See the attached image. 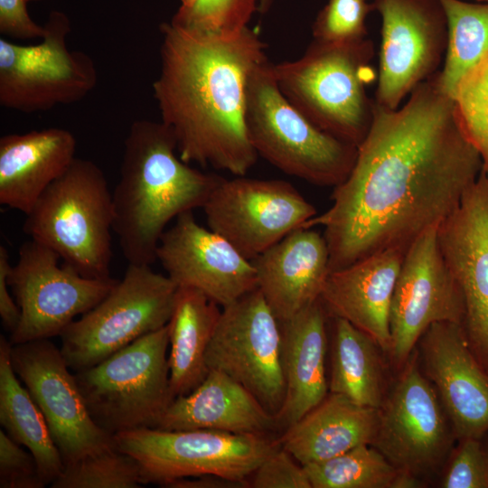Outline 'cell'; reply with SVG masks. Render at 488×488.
Returning <instances> with one entry per match:
<instances>
[{
	"label": "cell",
	"instance_id": "cell-39",
	"mask_svg": "<svg viewBox=\"0 0 488 488\" xmlns=\"http://www.w3.org/2000/svg\"><path fill=\"white\" fill-rule=\"evenodd\" d=\"M28 0H0V33L19 39H42L45 34L43 25L36 23L29 15Z\"/></svg>",
	"mask_w": 488,
	"mask_h": 488
},
{
	"label": "cell",
	"instance_id": "cell-1",
	"mask_svg": "<svg viewBox=\"0 0 488 488\" xmlns=\"http://www.w3.org/2000/svg\"><path fill=\"white\" fill-rule=\"evenodd\" d=\"M438 73V72H437ZM373 119L332 205L303 228H324L330 272L389 249L407 251L460 204L483 163L438 74Z\"/></svg>",
	"mask_w": 488,
	"mask_h": 488
},
{
	"label": "cell",
	"instance_id": "cell-34",
	"mask_svg": "<svg viewBox=\"0 0 488 488\" xmlns=\"http://www.w3.org/2000/svg\"><path fill=\"white\" fill-rule=\"evenodd\" d=\"M171 23L206 33H233L249 26L258 0H180Z\"/></svg>",
	"mask_w": 488,
	"mask_h": 488
},
{
	"label": "cell",
	"instance_id": "cell-37",
	"mask_svg": "<svg viewBox=\"0 0 488 488\" xmlns=\"http://www.w3.org/2000/svg\"><path fill=\"white\" fill-rule=\"evenodd\" d=\"M37 462L32 453L0 430V487L42 488Z\"/></svg>",
	"mask_w": 488,
	"mask_h": 488
},
{
	"label": "cell",
	"instance_id": "cell-22",
	"mask_svg": "<svg viewBox=\"0 0 488 488\" xmlns=\"http://www.w3.org/2000/svg\"><path fill=\"white\" fill-rule=\"evenodd\" d=\"M405 252L385 250L331 271L320 296L329 316L347 320L388 352L391 299Z\"/></svg>",
	"mask_w": 488,
	"mask_h": 488
},
{
	"label": "cell",
	"instance_id": "cell-2",
	"mask_svg": "<svg viewBox=\"0 0 488 488\" xmlns=\"http://www.w3.org/2000/svg\"><path fill=\"white\" fill-rule=\"evenodd\" d=\"M160 31L153 92L178 155L189 164L246 175L258 158L246 128L247 85L267 60L265 42L249 26L221 33L168 22Z\"/></svg>",
	"mask_w": 488,
	"mask_h": 488
},
{
	"label": "cell",
	"instance_id": "cell-31",
	"mask_svg": "<svg viewBox=\"0 0 488 488\" xmlns=\"http://www.w3.org/2000/svg\"><path fill=\"white\" fill-rule=\"evenodd\" d=\"M303 466L312 488H396L400 472L369 444Z\"/></svg>",
	"mask_w": 488,
	"mask_h": 488
},
{
	"label": "cell",
	"instance_id": "cell-8",
	"mask_svg": "<svg viewBox=\"0 0 488 488\" xmlns=\"http://www.w3.org/2000/svg\"><path fill=\"white\" fill-rule=\"evenodd\" d=\"M118 450L139 468L141 484L165 483L212 474L249 479L271 453L281 447L269 434H234L211 429L140 428L116 434Z\"/></svg>",
	"mask_w": 488,
	"mask_h": 488
},
{
	"label": "cell",
	"instance_id": "cell-10",
	"mask_svg": "<svg viewBox=\"0 0 488 488\" xmlns=\"http://www.w3.org/2000/svg\"><path fill=\"white\" fill-rule=\"evenodd\" d=\"M41 42L21 45L0 39V105L30 114L82 100L96 87L91 57L70 51L68 15L52 10L43 24Z\"/></svg>",
	"mask_w": 488,
	"mask_h": 488
},
{
	"label": "cell",
	"instance_id": "cell-19",
	"mask_svg": "<svg viewBox=\"0 0 488 488\" xmlns=\"http://www.w3.org/2000/svg\"><path fill=\"white\" fill-rule=\"evenodd\" d=\"M156 259L177 286H191L224 307L258 288L255 267L229 241L182 213L163 233Z\"/></svg>",
	"mask_w": 488,
	"mask_h": 488
},
{
	"label": "cell",
	"instance_id": "cell-6",
	"mask_svg": "<svg viewBox=\"0 0 488 488\" xmlns=\"http://www.w3.org/2000/svg\"><path fill=\"white\" fill-rule=\"evenodd\" d=\"M245 122L258 155L313 184L334 188L355 163L358 147L318 128L295 108L280 91L267 59L249 75Z\"/></svg>",
	"mask_w": 488,
	"mask_h": 488
},
{
	"label": "cell",
	"instance_id": "cell-14",
	"mask_svg": "<svg viewBox=\"0 0 488 488\" xmlns=\"http://www.w3.org/2000/svg\"><path fill=\"white\" fill-rule=\"evenodd\" d=\"M202 210L209 229L250 261L316 215L290 183L245 175L222 178Z\"/></svg>",
	"mask_w": 488,
	"mask_h": 488
},
{
	"label": "cell",
	"instance_id": "cell-18",
	"mask_svg": "<svg viewBox=\"0 0 488 488\" xmlns=\"http://www.w3.org/2000/svg\"><path fill=\"white\" fill-rule=\"evenodd\" d=\"M438 244L465 302V329L488 371V174L482 170L458 207L437 228Z\"/></svg>",
	"mask_w": 488,
	"mask_h": 488
},
{
	"label": "cell",
	"instance_id": "cell-11",
	"mask_svg": "<svg viewBox=\"0 0 488 488\" xmlns=\"http://www.w3.org/2000/svg\"><path fill=\"white\" fill-rule=\"evenodd\" d=\"M52 249L30 239L18 251L8 284L20 308V319L11 333V344L61 335L75 320L97 305L118 280L88 278L71 267L59 265Z\"/></svg>",
	"mask_w": 488,
	"mask_h": 488
},
{
	"label": "cell",
	"instance_id": "cell-41",
	"mask_svg": "<svg viewBox=\"0 0 488 488\" xmlns=\"http://www.w3.org/2000/svg\"><path fill=\"white\" fill-rule=\"evenodd\" d=\"M166 488H251L249 479L228 478L218 474H206L192 477L180 478L165 483Z\"/></svg>",
	"mask_w": 488,
	"mask_h": 488
},
{
	"label": "cell",
	"instance_id": "cell-44",
	"mask_svg": "<svg viewBox=\"0 0 488 488\" xmlns=\"http://www.w3.org/2000/svg\"><path fill=\"white\" fill-rule=\"evenodd\" d=\"M479 3H488V0H476Z\"/></svg>",
	"mask_w": 488,
	"mask_h": 488
},
{
	"label": "cell",
	"instance_id": "cell-20",
	"mask_svg": "<svg viewBox=\"0 0 488 488\" xmlns=\"http://www.w3.org/2000/svg\"><path fill=\"white\" fill-rule=\"evenodd\" d=\"M424 371L434 383L457 438L488 434V371L476 359L463 324L430 325L419 339Z\"/></svg>",
	"mask_w": 488,
	"mask_h": 488
},
{
	"label": "cell",
	"instance_id": "cell-38",
	"mask_svg": "<svg viewBox=\"0 0 488 488\" xmlns=\"http://www.w3.org/2000/svg\"><path fill=\"white\" fill-rule=\"evenodd\" d=\"M279 447L265 458L251 474V488H312L302 465Z\"/></svg>",
	"mask_w": 488,
	"mask_h": 488
},
{
	"label": "cell",
	"instance_id": "cell-24",
	"mask_svg": "<svg viewBox=\"0 0 488 488\" xmlns=\"http://www.w3.org/2000/svg\"><path fill=\"white\" fill-rule=\"evenodd\" d=\"M327 316L318 298L290 319L280 322L286 392L276 415L278 428L289 427L328 395Z\"/></svg>",
	"mask_w": 488,
	"mask_h": 488
},
{
	"label": "cell",
	"instance_id": "cell-4",
	"mask_svg": "<svg viewBox=\"0 0 488 488\" xmlns=\"http://www.w3.org/2000/svg\"><path fill=\"white\" fill-rule=\"evenodd\" d=\"M373 42L313 40L295 60L273 63L285 98L318 128L357 147L367 136L374 100L366 92L372 80Z\"/></svg>",
	"mask_w": 488,
	"mask_h": 488
},
{
	"label": "cell",
	"instance_id": "cell-27",
	"mask_svg": "<svg viewBox=\"0 0 488 488\" xmlns=\"http://www.w3.org/2000/svg\"><path fill=\"white\" fill-rule=\"evenodd\" d=\"M204 293L178 286L167 324L170 353V387L174 399L194 390L206 378L208 346L221 310Z\"/></svg>",
	"mask_w": 488,
	"mask_h": 488
},
{
	"label": "cell",
	"instance_id": "cell-5",
	"mask_svg": "<svg viewBox=\"0 0 488 488\" xmlns=\"http://www.w3.org/2000/svg\"><path fill=\"white\" fill-rule=\"evenodd\" d=\"M112 193L103 171L75 158L26 214L23 231L88 278L110 277Z\"/></svg>",
	"mask_w": 488,
	"mask_h": 488
},
{
	"label": "cell",
	"instance_id": "cell-16",
	"mask_svg": "<svg viewBox=\"0 0 488 488\" xmlns=\"http://www.w3.org/2000/svg\"><path fill=\"white\" fill-rule=\"evenodd\" d=\"M438 226L427 229L411 243L397 277L389 311V349L397 365L408 361L433 324L464 323L463 295L441 253Z\"/></svg>",
	"mask_w": 488,
	"mask_h": 488
},
{
	"label": "cell",
	"instance_id": "cell-40",
	"mask_svg": "<svg viewBox=\"0 0 488 488\" xmlns=\"http://www.w3.org/2000/svg\"><path fill=\"white\" fill-rule=\"evenodd\" d=\"M12 269L9 255L4 245L0 246V316L3 326L12 333L20 319V308L9 292L8 277Z\"/></svg>",
	"mask_w": 488,
	"mask_h": 488
},
{
	"label": "cell",
	"instance_id": "cell-25",
	"mask_svg": "<svg viewBox=\"0 0 488 488\" xmlns=\"http://www.w3.org/2000/svg\"><path fill=\"white\" fill-rule=\"evenodd\" d=\"M156 428L269 434L278 425L276 416L244 386L221 371L209 370L194 390L172 401Z\"/></svg>",
	"mask_w": 488,
	"mask_h": 488
},
{
	"label": "cell",
	"instance_id": "cell-3",
	"mask_svg": "<svg viewBox=\"0 0 488 488\" xmlns=\"http://www.w3.org/2000/svg\"><path fill=\"white\" fill-rule=\"evenodd\" d=\"M222 178L183 162L161 120L134 121L112 193L113 231L128 264L151 266L169 221L202 209Z\"/></svg>",
	"mask_w": 488,
	"mask_h": 488
},
{
	"label": "cell",
	"instance_id": "cell-17",
	"mask_svg": "<svg viewBox=\"0 0 488 488\" xmlns=\"http://www.w3.org/2000/svg\"><path fill=\"white\" fill-rule=\"evenodd\" d=\"M437 392L414 361L380 408L372 446L399 471L416 477L433 471L451 446V433Z\"/></svg>",
	"mask_w": 488,
	"mask_h": 488
},
{
	"label": "cell",
	"instance_id": "cell-15",
	"mask_svg": "<svg viewBox=\"0 0 488 488\" xmlns=\"http://www.w3.org/2000/svg\"><path fill=\"white\" fill-rule=\"evenodd\" d=\"M11 362L44 416L64 465L116 447L92 419L75 375L49 339L12 344Z\"/></svg>",
	"mask_w": 488,
	"mask_h": 488
},
{
	"label": "cell",
	"instance_id": "cell-12",
	"mask_svg": "<svg viewBox=\"0 0 488 488\" xmlns=\"http://www.w3.org/2000/svg\"><path fill=\"white\" fill-rule=\"evenodd\" d=\"M205 361L208 370L225 373L277 414L286 392L282 330L258 288L222 307Z\"/></svg>",
	"mask_w": 488,
	"mask_h": 488
},
{
	"label": "cell",
	"instance_id": "cell-33",
	"mask_svg": "<svg viewBox=\"0 0 488 488\" xmlns=\"http://www.w3.org/2000/svg\"><path fill=\"white\" fill-rule=\"evenodd\" d=\"M452 98L458 121L488 174V52L461 78Z\"/></svg>",
	"mask_w": 488,
	"mask_h": 488
},
{
	"label": "cell",
	"instance_id": "cell-30",
	"mask_svg": "<svg viewBox=\"0 0 488 488\" xmlns=\"http://www.w3.org/2000/svg\"><path fill=\"white\" fill-rule=\"evenodd\" d=\"M447 21V46L438 80L449 95L488 52V3L439 0Z\"/></svg>",
	"mask_w": 488,
	"mask_h": 488
},
{
	"label": "cell",
	"instance_id": "cell-32",
	"mask_svg": "<svg viewBox=\"0 0 488 488\" xmlns=\"http://www.w3.org/2000/svg\"><path fill=\"white\" fill-rule=\"evenodd\" d=\"M139 468L128 455L116 447L64 465L52 488H136Z\"/></svg>",
	"mask_w": 488,
	"mask_h": 488
},
{
	"label": "cell",
	"instance_id": "cell-42",
	"mask_svg": "<svg viewBox=\"0 0 488 488\" xmlns=\"http://www.w3.org/2000/svg\"><path fill=\"white\" fill-rule=\"evenodd\" d=\"M275 0H258V12L260 14H266L274 4Z\"/></svg>",
	"mask_w": 488,
	"mask_h": 488
},
{
	"label": "cell",
	"instance_id": "cell-9",
	"mask_svg": "<svg viewBox=\"0 0 488 488\" xmlns=\"http://www.w3.org/2000/svg\"><path fill=\"white\" fill-rule=\"evenodd\" d=\"M177 286L149 265L128 264L121 280L61 333L70 370L89 369L170 320Z\"/></svg>",
	"mask_w": 488,
	"mask_h": 488
},
{
	"label": "cell",
	"instance_id": "cell-35",
	"mask_svg": "<svg viewBox=\"0 0 488 488\" xmlns=\"http://www.w3.org/2000/svg\"><path fill=\"white\" fill-rule=\"evenodd\" d=\"M372 10L368 0H327L313 23L314 40L339 43L367 38L366 20Z\"/></svg>",
	"mask_w": 488,
	"mask_h": 488
},
{
	"label": "cell",
	"instance_id": "cell-23",
	"mask_svg": "<svg viewBox=\"0 0 488 488\" xmlns=\"http://www.w3.org/2000/svg\"><path fill=\"white\" fill-rule=\"evenodd\" d=\"M67 129L50 127L0 138V203L28 214L76 158Z\"/></svg>",
	"mask_w": 488,
	"mask_h": 488
},
{
	"label": "cell",
	"instance_id": "cell-45",
	"mask_svg": "<svg viewBox=\"0 0 488 488\" xmlns=\"http://www.w3.org/2000/svg\"><path fill=\"white\" fill-rule=\"evenodd\" d=\"M30 1H38V0H28V2H30Z\"/></svg>",
	"mask_w": 488,
	"mask_h": 488
},
{
	"label": "cell",
	"instance_id": "cell-28",
	"mask_svg": "<svg viewBox=\"0 0 488 488\" xmlns=\"http://www.w3.org/2000/svg\"><path fill=\"white\" fill-rule=\"evenodd\" d=\"M11 343L0 336V423L7 435L34 456L45 485L64 467L43 414L14 371Z\"/></svg>",
	"mask_w": 488,
	"mask_h": 488
},
{
	"label": "cell",
	"instance_id": "cell-26",
	"mask_svg": "<svg viewBox=\"0 0 488 488\" xmlns=\"http://www.w3.org/2000/svg\"><path fill=\"white\" fill-rule=\"evenodd\" d=\"M380 408L358 405L329 393L315 408L284 430L281 447L300 465L319 463L358 446L371 445Z\"/></svg>",
	"mask_w": 488,
	"mask_h": 488
},
{
	"label": "cell",
	"instance_id": "cell-13",
	"mask_svg": "<svg viewBox=\"0 0 488 488\" xmlns=\"http://www.w3.org/2000/svg\"><path fill=\"white\" fill-rule=\"evenodd\" d=\"M381 20L374 102L396 109L436 74L447 46V21L439 0H373Z\"/></svg>",
	"mask_w": 488,
	"mask_h": 488
},
{
	"label": "cell",
	"instance_id": "cell-29",
	"mask_svg": "<svg viewBox=\"0 0 488 488\" xmlns=\"http://www.w3.org/2000/svg\"><path fill=\"white\" fill-rule=\"evenodd\" d=\"M333 340L330 393L365 407L380 408L384 401L382 363L370 335L347 320L331 316Z\"/></svg>",
	"mask_w": 488,
	"mask_h": 488
},
{
	"label": "cell",
	"instance_id": "cell-43",
	"mask_svg": "<svg viewBox=\"0 0 488 488\" xmlns=\"http://www.w3.org/2000/svg\"><path fill=\"white\" fill-rule=\"evenodd\" d=\"M483 450H484L486 461H487V465H488V444L486 446L483 444Z\"/></svg>",
	"mask_w": 488,
	"mask_h": 488
},
{
	"label": "cell",
	"instance_id": "cell-21",
	"mask_svg": "<svg viewBox=\"0 0 488 488\" xmlns=\"http://www.w3.org/2000/svg\"><path fill=\"white\" fill-rule=\"evenodd\" d=\"M258 289L280 321L320 298L330 273L329 249L314 228H299L251 260Z\"/></svg>",
	"mask_w": 488,
	"mask_h": 488
},
{
	"label": "cell",
	"instance_id": "cell-7",
	"mask_svg": "<svg viewBox=\"0 0 488 488\" xmlns=\"http://www.w3.org/2000/svg\"><path fill=\"white\" fill-rule=\"evenodd\" d=\"M168 325L147 333L75 375L89 415L105 432L156 428L174 399Z\"/></svg>",
	"mask_w": 488,
	"mask_h": 488
},
{
	"label": "cell",
	"instance_id": "cell-36",
	"mask_svg": "<svg viewBox=\"0 0 488 488\" xmlns=\"http://www.w3.org/2000/svg\"><path fill=\"white\" fill-rule=\"evenodd\" d=\"M448 466L444 488H488V465L482 439L465 438Z\"/></svg>",
	"mask_w": 488,
	"mask_h": 488
}]
</instances>
